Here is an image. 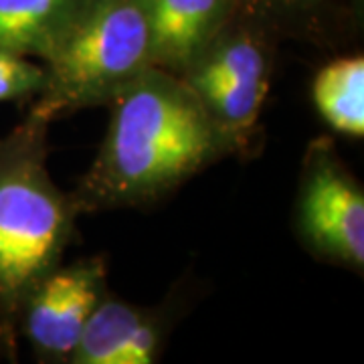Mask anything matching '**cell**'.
Returning <instances> with one entry per match:
<instances>
[{"instance_id": "obj_1", "label": "cell", "mask_w": 364, "mask_h": 364, "mask_svg": "<svg viewBox=\"0 0 364 364\" xmlns=\"http://www.w3.org/2000/svg\"><path fill=\"white\" fill-rule=\"evenodd\" d=\"M87 188L95 200L134 203L158 195L215 154L221 132L184 81L152 65L122 90Z\"/></svg>"}, {"instance_id": "obj_2", "label": "cell", "mask_w": 364, "mask_h": 364, "mask_svg": "<svg viewBox=\"0 0 364 364\" xmlns=\"http://www.w3.org/2000/svg\"><path fill=\"white\" fill-rule=\"evenodd\" d=\"M45 83L33 119L112 102L154 65L152 35L138 0H90L45 59Z\"/></svg>"}, {"instance_id": "obj_3", "label": "cell", "mask_w": 364, "mask_h": 364, "mask_svg": "<svg viewBox=\"0 0 364 364\" xmlns=\"http://www.w3.org/2000/svg\"><path fill=\"white\" fill-rule=\"evenodd\" d=\"M33 119L0 140V310L13 312L45 277L69 231V207L43 164Z\"/></svg>"}, {"instance_id": "obj_4", "label": "cell", "mask_w": 364, "mask_h": 364, "mask_svg": "<svg viewBox=\"0 0 364 364\" xmlns=\"http://www.w3.org/2000/svg\"><path fill=\"white\" fill-rule=\"evenodd\" d=\"M267 55L259 26L239 21L225 26L184 71L221 134L243 132L255 124L267 93Z\"/></svg>"}, {"instance_id": "obj_5", "label": "cell", "mask_w": 364, "mask_h": 364, "mask_svg": "<svg viewBox=\"0 0 364 364\" xmlns=\"http://www.w3.org/2000/svg\"><path fill=\"white\" fill-rule=\"evenodd\" d=\"M299 225L306 239L328 257L364 263V196L334 160H312L299 196Z\"/></svg>"}, {"instance_id": "obj_6", "label": "cell", "mask_w": 364, "mask_h": 364, "mask_svg": "<svg viewBox=\"0 0 364 364\" xmlns=\"http://www.w3.org/2000/svg\"><path fill=\"white\" fill-rule=\"evenodd\" d=\"M104 269L79 263L41 277L26 294L25 330L43 354L69 356L91 312L102 299Z\"/></svg>"}, {"instance_id": "obj_7", "label": "cell", "mask_w": 364, "mask_h": 364, "mask_svg": "<svg viewBox=\"0 0 364 364\" xmlns=\"http://www.w3.org/2000/svg\"><path fill=\"white\" fill-rule=\"evenodd\" d=\"M152 35L154 65L186 71L233 21V0H138Z\"/></svg>"}, {"instance_id": "obj_8", "label": "cell", "mask_w": 364, "mask_h": 364, "mask_svg": "<svg viewBox=\"0 0 364 364\" xmlns=\"http://www.w3.org/2000/svg\"><path fill=\"white\" fill-rule=\"evenodd\" d=\"M156 348V328L142 314L116 299H100L69 356L77 364H150Z\"/></svg>"}, {"instance_id": "obj_9", "label": "cell", "mask_w": 364, "mask_h": 364, "mask_svg": "<svg viewBox=\"0 0 364 364\" xmlns=\"http://www.w3.org/2000/svg\"><path fill=\"white\" fill-rule=\"evenodd\" d=\"M90 0H0V49L47 59Z\"/></svg>"}, {"instance_id": "obj_10", "label": "cell", "mask_w": 364, "mask_h": 364, "mask_svg": "<svg viewBox=\"0 0 364 364\" xmlns=\"http://www.w3.org/2000/svg\"><path fill=\"white\" fill-rule=\"evenodd\" d=\"M314 104L320 116L340 134H364V59L342 57L314 79Z\"/></svg>"}, {"instance_id": "obj_11", "label": "cell", "mask_w": 364, "mask_h": 364, "mask_svg": "<svg viewBox=\"0 0 364 364\" xmlns=\"http://www.w3.org/2000/svg\"><path fill=\"white\" fill-rule=\"evenodd\" d=\"M348 0H233V18L255 26H304L320 23Z\"/></svg>"}, {"instance_id": "obj_12", "label": "cell", "mask_w": 364, "mask_h": 364, "mask_svg": "<svg viewBox=\"0 0 364 364\" xmlns=\"http://www.w3.org/2000/svg\"><path fill=\"white\" fill-rule=\"evenodd\" d=\"M45 83V69L28 57L0 49V102L39 93Z\"/></svg>"}]
</instances>
